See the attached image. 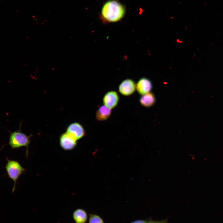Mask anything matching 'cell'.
Listing matches in <instances>:
<instances>
[{"mask_svg":"<svg viewBox=\"0 0 223 223\" xmlns=\"http://www.w3.org/2000/svg\"><path fill=\"white\" fill-rule=\"evenodd\" d=\"M136 85L131 79H126L123 81L119 86V92L122 95L128 96L133 94L135 90Z\"/></svg>","mask_w":223,"mask_h":223,"instance_id":"obj_6","label":"cell"},{"mask_svg":"<svg viewBox=\"0 0 223 223\" xmlns=\"http://www.w3.org/2000/svg\"><path fill=\"white\" fill-rule=\"evenodd\" d=\"M112 109L104 105L101 106L97 110L95 117L99 121H103L107 120L111 114Z\"/></svg>","mask_w":223,"mask_h":223,"instance_id":"obj_9","label":"cell"},{"mask_svg":"<svg viewBox=\"0 0 223 223\" xmlns=\"http://www.w3.org/2000/svg\"><path fill=\"white\" fill-rule=\"evenodd\" d=\"M59 143L61 147L63 150L68 151L74 148L76 146L77 142L76 140L65 132L60 136Z\"/></svg>","mask_w":223,"mask_h":223,"instance_id":"obj_7","label":"cell"},{"mask_svg":"<svg viewBox=\"0 0 223 223\" xmlns=\"http://www.w3.org/2000/svg\"><path fill=\"white\" fill-rule=\"evenodd\" d=\"M119 96L117 92L111 91L107 92L103 98L104 106L112 109L115 107L119 101Z\"/></svg>","mask_w":223,"mask_h":223,"instance_id":"obj_5","label":"cell"},{"mask_svg":"<svg viewBox=\"0 0 223 223\" xmlns=\"http://www.w3.org/2000/svg\"><path fill=\"white\" fill-rule=\"evenodd\" d=\"M155 102L156 98L154 94L150 92L142 95L139 99V102L141 105L146 107L152 106Z\"/></svg>","mask_w":223,"mask_h":223,"instance_id":"obj_10","label":"cell"},{"mask_svg":"<svg viewBox=\"0 0 223 223\" xmlns=\"http://www.w3.org/2000/svg\"><path fill=\"white\" fill-rule=\"evenodd\" d=\"M66 132L76 141L82 138L85 134L84 127L78 122H74L70 124L67 127Z\"/></svg>","mask_w":223,"mask_h":223,"instance_id":"obj_4","label":"cell"},{"mask_svg":"<svg viewBox=\"0 0 223 223\" xmlns=\"http://www.w3.org/2000/svg\"><path fill=\"white\" fill-rule=\"evenodd\" d=\"M152 88V85L151 81L146 78H141L136 85L137 92L142 95L150 92Z\"/></svg>","mask_w":223,"mask_h":223,"instance_id":"obj_8","label":"cell"},{"mask_svg":"<svg viewBox=\"0 0 223 223\" xmlns=\"http://www.w3.org/2000/svg\"><path fill=\"white\" fill-rule=\"evenodd\" d=\"M160 221H149L146 223H160Z\"/></svg>","mask_w":223,"mask_h":223,"instance_id":"obj_14","label":"cell"},{"mask_svg":"<svg viewBox=\"0 0 223 223\" xmlns=\"http://www.w3.org/2000/svg\"><path fill=\"white\" fill-rule=\"evenodd\" d=\"M7 163L5 168L9 177L14 182L12 192L15 190L16 181L20 175L25 171V169L17 161L10 160L6 158Z\"/></svg>","mask_w":223,"mask_h":223,"instance_id":"obj_3","label":"cell"},{"mask_svg":"<svg viewBox=\"0 0 223 223\" xmlns=\"http://www.w3.org/2000/svg\"><path fill=\"white\" fill-rule=\"evenodd\" d=\"M124 13L123 7L115 0L107 2L102 9L103 16L110 22H116L119 20L123 17Z\"/></svg>","mask_w":223,"mask_h":223,"instance_id":"obj_1","label":"cell"},{"mask_svg":"<svg viewBox=\"0 0 223 223\" xmlns=\"http://www.w3.org/2000/svg\"><path fill=\"white\" fill-rule=\"evenodd\" d=\"M160 223H167V221H160Z\"/></svg>","mask_w":223,"mask_h":223,"instance_id":"obj_15","label":"cell"},{"mask_svg":"<svg viewBox=\"0 0 223 223\" xmlns=\"http://www.w3.org/2000/svg\"><path fill=\"white\" fill-rule=\"evenodd\" d=\"M89 223H104L103 219L95 214H90Z\"/></svg>","mask_w":223,"mask_h":223,"instance_id":"obj_12","label":"cell"},{"mask_svg":"<svg viewBox=\"0 0 223 223\" xmlns=\"http://www.w3.org/2000/svg\"><path fill=\"white\" fill-rule=\"evenodd\" d=\"M72 217L76 223H85L87 220V215L85 210L78 208L74 211Z\"/></svg>","mask_w":223,"mask_h":223,"instance_id":"obj_11","label":"cell"},{"mask_svg":"<svg viewBox=\"0 0 223 223\" xmlns=\"http://www.w3.org/2000/svg\"><path fill=\"white\" fill-rule=\"evenodd\" d=\"M149 221L145 220H137L130 223H146Z\"/></svg>","mask_w":223,"mask_h":223,"instance_id":"obj_13","label":"cell"},{"mask_svg":"<svg viewBox=\"0 0 223 223\" xmlns=\"http://www.w3.org/2000/svg\"><path fill=\"white\" fill-rule=\"evenodd\" d=\"M21 123L20 125L18 130L13 132L8 131L10 135L8 144L13 149L19 148L22 146L26 147V156H28V147L30 142V138L32 135L27 136L21 130Z\"/></svg>","mask_w":223,"mask_h":223,"instance_id":"obj_2","label":"cell"}]
</instances>
